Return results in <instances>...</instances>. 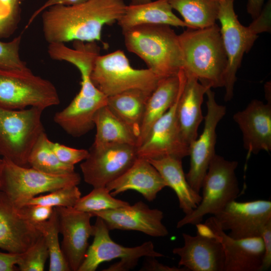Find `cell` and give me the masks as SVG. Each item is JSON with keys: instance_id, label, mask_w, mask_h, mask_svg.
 Here are the masks:
<instances>
[{"instance_id": "1", "label": "cell", "mask_w": 271, "mask_h": 271, "mask_svg": "<svg viewBox=\"0 0 271 271\" xmlns=\"http://www.w3.org/2000/svg\"><path fill=\"white\" fill-rule=\"evenodd\" d=\"M126 6L123 0H87L50 7L42 13L44 39L49 44L100 41L103 27L117 22Z\"/></svg>"}, {"instance_id": "2", "label": "cell", "mask_w": 271, "mask_h": 271, "mask_svg": "<svg viewBox=\"0 0 271 271\" xmlns=\"http://www.w3.org/2000/svg\"><path fill=\"white\" fill-rule=\"evenodd\" d=\"M178 36L184 72L208 88L224 87L227 58L217 24L200 29L187 28Z\"/></svg>"}, {"instance_id": "3", "label": "cell", "mask_w": 271, "mask_h": 271, "mask_svg": "<svg viewBox=\"0 0 271 271\" xmlns=\"http://www.w3.org/2000/svg\"><path fill=\"white\" fill-rule=\"evenodd\" d=\"M125 47L160 78L177 75L183 66L179 36L170 26L146 24L122 31Z\"/></svg>"}, {"instance_id": "4", "label": "cell", "mask_w": 271, "mask_h": 271, "mask_svg": "<svg viewBox=\"0 0 271 271\" xmlns=\"http://www.w3.org/2000/svg\"><path fill=\"white\" fill-rule=\"evenodd\" d=\"M44 109L31 107L21 109L0 107V156L18 165L30 167L32 149L45 131L42 121Z\"/></svg>"}, {"instance_id": "5", "label": "cell", "mask_w": 271, "mask_h": 271, "mask_svg": "<svg viewBox=\"0 0 271 271\" xmlns=\"http://www.w3.org/2000/svg\"><path fill=\"white\" fill-rule=\"evenodd\" d=\"M237 166L236 161H229L215 155L203 181L202 195L199 204L178 222L177 228L201 223L205 215H215L237 198L240 193L235 174Z\"/></svg>"}, {"instance_id": "6", "label": "cell", "mask_w": 271, "mask_h": 271, "mask_svg": "<svg viewBox=\"0 0 271 271\" xmlns=\"http://www.w3.org/2000/svg\"><path fill=\"white\" fill-rule=\"evenodd\" d=\"M59 103L54 85L35 75L29 68H0L1 108L21 109L37 107L45 109Z\"/></svg>"}, {"instance_id": "7", "label": "cell", "mask_w": 271, "mask_h": 271, "mask_svg": "<svg viewBox=\"0 0 271 271\" xmlns=\"http://www.w3.org/2000/svg\"><path fill=\"white\" fill-rule=\"evenodd\" d=\"M160 79L148 68H132L120 50L98 56L91 75L94 86L107 97L132 89L152 93Z\"/></svg>"}, {"instance_id": "8", "label": "cell", "mask_w": 271, "mask_h": 271, "mask_svg": "<svg viewBox=\"0 0 271 271\" xmlns=\"http://www.w3.org/2000/svg\"><path fill=\"white\" fill-rule=\"evenodd\" d=\"M3 159L0 191L17 207H21L40 194L66 186H77L80 182V176L75 171L65 175H51Z\"/></svg>"}, {"instance_id": "9", "label": "cell", "mask_w": 271, "mask_h": 271, "mask_svg": "<svg viewBox=\"0 0 271 271\" xmlns=\"http://www.w3.org/2000/svg\"><path fill=\"white\" fill-rule=\"evenodd\" d=\"M93 226V240L88 246L84 259L78 271H95L102 262L113 259L120 260L106 268V271H125L134 268L140 258L146 256L164 257L156 251L151 241L135 247H125L114 242L109 230L101 218L96 217Z\"/></svg>"}, {"instance_id": "10", "label": "cell", "mask_w": 271, "mask_h": 271, "mask_svg": "<svg viewBox=\"0 0 271 271\" xmlns=\"http://www.w3.org/2000/svg\"><path fill=\"white\" fill-rule=\"evenodd\" d=\"M235 0H220L217 20L220 24V32L227 58V66L225 74V92L224 100H230L236 81V73L240 67L244 53L252 48L258 34L250 24L242 25L236 14Z\"/></svg>"}, {"instance_id": "11", "label": "cell", "mask_w": 271, "mask_h": 271, "mask_svg": "<svg viewBox=\"0 0 271 271\" xmlns=\"http://www.w3.org/2000/svg\"><path fill=\"white\" fill-rule=\"evenodd\" d=\"M138 158L137 147L133 146L92 145L80 164L84 181L93 188L105 187L122 175Z\"/></svg>"}, {"instance_id": "12", "label": "cell", "mask_w": 271, "mask_h": 271, "mask_svg": "<svg viewBox=\"0 0 271 271\" xmlns=\"http://www.w3.org/2000/svg\"><path fill=\"white\" fill-rule=\"evenodd\" d=\"M217 225L235 239L261 237L265 227L271 222V202L256 200H233L213 215Z\"/></svg>"}, {"instance_id": "13", "label": "cell", "mask_w": 271, "mask_h": 271, "mask_svg": "<svg viewBox=\"0 0 271 271\" xmlns=\"http://www.w3.org/2000/svg\"><path fill=\"white\" fill-rule=\"evenodd\" d=\"M206 94L207 111L204 117L203 130L201 135L190 145V168L185 174L189 185L199 193L209 164L216 154L217 125L226 113V107L217 103L215 93L211 88L207 89Z\"/></svg>"}, {"instance_id": "14", "label": "cell", "mask_w": 271, "mask_h": 271, "mask_svg": "<svg viewBox=\"0 0 271 271\" xmlns=\"http://www.w3.org/2000/svg\"><path fill=\"white\" fill-rule=\"evenodd\" d=\"M178 97L173 105L152 126L142 143L137 148L138 157L157 159L172 156L182 159L189 156V146L183 139L177 117Z\"/></svg>"}, {"instance_id": "15", "label": "cell", "mask_w": 271, "mask_h": 271, "mask_svg": "<svg viewBox=\"0 0 271 271\" xmlns=\"http://www.w3.org/2000/svg\"><path fill=\"white\" fill-rule=\"evenodd\" d=\"M195 226L197 232L213 236L221 243L224 271H260L264 253L261 237L233 238L219 227L213 216Z\"/></svg>"}, {"instance_id": "16", "label": "cell", "mask_w": 271, "mask_h": 271, "mask_svg": "<svg viewBox=\"0 0 271 271\" xmlns=\"http://www.w3.org/2000/svg\"><path fill=\"white\" fill-rule=\"evenodd\" d=\"M59 223V232L62 235L61 249L71 270L78 271L87 249L88 239L93 236V217L90 213L78 210L74 207H55Z\"/></svg>"}, {"instance_id": "17", "label": "cell", "mask_w": 271, "mask_h": 271, "mask_svg": "<svg viewBox=\"0 0 271 271\" xmlns=\"http://www.w3.org/2000/svg\"><path fill=\"white\" fill-rule=\"evenodd\" d=\"M93 217H99L110 230H134L155 237H165L169 234L162 223L163 211L151 209L140 201L129 205L91 213Z\"/></svg>"}, {"instance_id": "18", "label": "cell", "mask_w": 271, "mask_h": 271, "mask_svg": "<svg viewBox=\"0 0 271 271\" xmlns=\"http://www.w3.org/2000/svg\"><path fill=\"white\" fill-rule=\"evenodd\" d=\"M182 237L183 246L173 249L180 257L179 266L187 271H224V250L217 238L198 232L195 236L183 233Z\"/></svg>"}, {"instance_id": "19", "label": "cell", "mask_w": 271, "mask_h": 271, "mask_svg": "<svg viewBox=\"0 0 271 271\" xmlns=\"http://www.w3.org/2000/svg\"><path fill=\"white\" fill-rule=\"evenodd\" d=\"M41 236L35 224L0 191V248L8 252L22 253Z\"/></svg>"}, {"instance_id": "20", "label": "cell", "mask_w": 271, "mask_h": 271, "mask_svg": "<svg viewBox=\"0 0 271 271\" xmlns=\"http://www.w3.org/2000/svg\"><path fill=\"white\" fill-rule=\"evenodd\" d=\"M243 136V146L249 158L261 151H271V105L253 99L233 116Z\"/></svg>"}, {"instance_id": "21", "label": "cell", "mask_w": 271, "mask_h": 271, "mask_svg": "<svg viewBox=\"0 0 271 271\" xmlns=\"http://www.w3.org/2000/svg\"><path fill=\"white\" fill-rule=\"evenodd\" d=\"M105 187L113 196L131 190L141 193L147 200L151 202L167 185L148 160L138 157L122 175Z\"/></svg>"}, {"instance_id": "22", "label": "cell", "mask_w": 271, "mask_h": 271, "mask_svg": "<svg viewBox=\"0 0 271 271\" xmlns=\"http://www.w3.org/2000/svg\"><path fill=\"white\" fill-rule=\"evenodd\" d=\"M177 107V117L182 137L190 146L198 137L204 117L201 110L204 95L209 89L195 77L186 74Z\"/></svg>"}, {"instance_id": "23", "label": "cell", "mask_w": 271, "mask_h": 271, "mask_svg": "<svg viewBox=\"0 0 271 271\" xmlns=\"http://www.w3.org/2000/svg\"><path fill=\"white\" fill-rule=\"evenodd\" d=\"M107 97H89L78 93L69 104L56 112L54 121L71 136H83L94 126L93 117L96 111L106 105Z\"/></svg>"}, {"instance_id": "24", "label": "cell", "mask_w": 271, "mask_h": 271, "mask_svg": "<svg viewBox=\"0 0 271 271\" xmlns=\"http://www.w3.org/2000/svg\"><path fill=\"white\" fill-rule=\"evenodd\" d=\"M183 76L184 72L181 69L177 75L164 77L159 81L146 104L137 148L144 141L153 124L176 101Z\"/></svg>"}, {"instance_id": "25", "label": "cell", "mask_w": 271, "mask_h": 271, "mask_svg": "<svg viewBox=\"0 0 271 271\" xmlns=\"http://www.w3.org/2000/svg\"><path fill=\"white\" fill-rule=\"evenodd\" d=\"M117 23L122 31L136 26L146 24L188 28L184 21L173 13L168 0H156L142 4L126 5L124 13Z\"/></svg>"}, {"instance_id": "26", "label": "cell", "mask_w": 271, "mask_h": 271, "mask_svg": "<svg viewBox=\"0 0 271 271\" xmlns=\"http://www.w3.org/2000/svg\"><path fill=\"white\" fill-rule=\"evenodd\" d=\"M148 160L158 170L167 186L174 190L180 208L185 215L191 213L199 204L201 196L188 183L183 171L182 159L167 156Z\"/></svg>"}, {"instance_id": "27", "label": "cell", "mask_w": 271, "mask_h": 271, "mask_svg": "<svg viewBox=\"0 0 271 271\" xmlns=\"http://www.w3.org/2000/svg\"><path fill=\"white\" fill-rule=\"evenodd\" d=\"M151 94L132 89L107 97L106 106L131 130L138 140L146 104Z\"/></svg>"}, {"instance_id": "28", "label": "cell", "mask_w": 271, "mask_h": 271, "mask_svg": "<svg viewBox=\"0 0 271 271\" xmlns=\"http://www.w3.org/2000/svg\"><path fill=\"white\" fill-rule=\"evenodd\" d=\"M93 122L96 133L93 146L125 144L137 147L138 139L136 135L106 105L96 111Z\"/></svg>"}, {"instance_id": "29", "label": "cell", "mask_w": 271, "mask_h": 271, "mask_svg": "<svg viewBox=\"0 0 271 271\" xmlns=\"http://www.w3.org/2000/svg\"><path fill=\"white\" fill-rule=\"evenodd\" d=\"M190 29H200L216 23L220 0H168Z\"/></svg>"}, {"instance_id": "30", "label": "cell", "mask_w": 271, "mask_h": 271, "mask_svg": "<svg viewBox=\"0 0 271 271\" xmlns=\"http://www.w3.org/2000/svg\"><path fill=\"white\" fill-rule=\"evenodd\" d=\"M28 164L31 167L51 175H65L75 172L74 166L64 164L57 158L52 148L51 141L45 131L32 149Z\"/></svg>"}, {"instance_id": "31", "label": "cell", "mask_w": 271, "mask_h": 271, "mask_svg": "<svg viewBox=\"0 0 271 271\" xmlns=\"http://www.w3.org/2000/svg\"><path fill=\"white\" fill-rule=\"evenodd\" d=\"M35 225L44 237L48 250L49 270H71L59 243L58 218L55 208H54L53 214L48 220Z\"/></svg>"}, {"instance_id": "32", "label": "cell", "mask_w": 271, "mask_h": 271, "mask_svg": "<svg viewBox=\"0 0 271 271\" xmlns=\"http://www.w3.org/2000/svg\"><path fill=\"white\" fill-rule=\"evenodd\" d=\"M110 192L106 187L93 188L89 193L79 199L74 208L81 211L92 213L129 205L126 201L114 198Z\"/></svg>"}, {"instance_id": "33", "label": "cell", "mask_w": 271, "mask_h": 271, "mask_svg": "<svg viewBox=\"0 0 271 271\" xmlns=\"http://www.w3.org/2000/svg\"><path fill=\"white\" fill-rule=\"evenodd\" d=\"M81 197V192L76 185L60 188L44 195L35 196L26 204H39L55 207H74Z\"/></svg>"}, {"instance_id": "34", "label": "cell", "mask_w": 271, "mask_h": 271, "mask_svg": "<svg viewBox=\"0 0 271 271\" xmlns=\"http://www.w3.org/2000/svg\"><path fill=\"white\" fill-rule=\"evenodd\" d=\"M48 257V250L44 238L41 235L31 246L20 254L17 263L18 270L43 271Z\"/></svg>"}, {"instance_id": "35", "label": "cell", "mask_w": 271, "mask_h": 271, "mask_svg": "<svg viewBox=\"0 0 271 271\" xmlns=\"http://www.w3.org/2000/svg\"><path fill=\"white\" fill-rule=\"evenodd\" d=\"M22 39L21 34L8 42L0 41V68L13 69L28 68L20 55Z\"/></svg>"}, {"instance_id": "36", "label": "cell", "mask_w": 271, "mask_h": 271, "mask_svg": "<svg viewBox=\"0 0 271 271\" xmlns=\"http://www.w3.org/2000/svg\"><path fill=\"white\" fill-rule=\"evenodd\" d=\"M52 148L59 160L64 164L74 166L84 161L88 156V151L73 148L51 141Z\"/></svg>"}, {"instance_id": "37", "label": "cell", "mask_w": 271, "mask_h": 271, "mask_svg": "<svg viewBox=\"0 0 271 271\" xmlns=\"http://www.w3.org/2000/svg\"><path fill=\"white\" fill-rule=\"evenodd\" d=\"M18 208L22 214L34 224L47 221L54 211L53 207L39 204H26Z\"/></svg>"}, {"instance_id": "38", "label": "cell", "mask_w": 271, "mask_h": 271, "mask_svg": "<svg viewBox=\"0 0 271 271\" xmlns=\"http://www.w3.org/2000/svg\"><path fill=\"white\" fill-rule=\"evenodd\" d=\"M26 0H0V26L9 24L21 14L22 6Z\"/></svg>"}, {"instance_id": "39", "label": "cell", "mask_w": 271, "mask_h": 271, "mask_svg": "<svg viewBox=\"0 0 271 271\" xmlns=\"http://www.w3.org/2000/svg\"><path fill=\"white\" fill-rule=\"evenodd\" d=\"M261 238L263 241L264 253L260 271L266 270L271 266V222L265 227Z\"/></svg>"}, {"instance_id": "40", "label": "cell", "mask_w": 271, "mask_h": 271, "mask_svg": "<svg viewBox=\"0 0 271 271\" xmlns=\"http://www.w3.org/2000/svg\"><path fill=\"white\" fill-rule=\"evenodd\" d=\"M140 270L148 271H187L183 267L170 266L159 262L155 257L146 256Z\"/></svg>"}, {"instance_id": "41", "label": "cell", "mask_w": 271, "mask_h": 271, "mask_svg": "<svg viewBox=\"0 0 271 271\" xmlns=\"http://www.w3.org/2000/svg\"><path fill=\"white\" fill-rule=\"evenodd\" d=\"M87 0H47L41 7H40L30 17L28 24L25 27L27 29L33 23L36 17L42 13L44 10L50 7L57 5L70 6L83 3Z\"/></svg>"}, {"instance_id": "42", "label": "cell", "mask_w": 271, "mask_h": 271, "mask_svg": "<svg viewBox=\"0 0 271 271\" xmlns=\"http://www.w3.org/2000/svg\"><path fill=\"white\" fill-rule=\"evenodd\" d=\"M20 254L0 251V271L18 270L17 265Z\"/></svg>"}, {"instance_id": "43", "label": "cell", "mask_w": 271, "mask_h": 271, "mask_svg": "<svg viewBox=\"0 0 271 271\" xmlns=\"http://www.w3.org/2000/svg\"><path fill=\"white\" fill-rule=\"evenodd\" d=\"M264 3V0H247V12L253 20L256 18L260 14Z\"/></svg>"}, {"instance_id": "44", "label": "cell", "mask_w": 271, "mask_h": 271, "mask_svg": "<svg viewBox=\"0 0 271 271\" xmlns=\"http://www.w3.org/2000/svg\"><path fill=\"white\" fill-rule=\"evenodd\" d=\"M152 0H130V5H139L149 3Z\"/></svg>"}, {"instance_id": "45", "label": "cell", "mask_w": 271, "mask_h": 271, "mask_svg": "<svg viewBox=\"0 0 271 271\" xmlns=\"http://www.w3.org/2000/svg\"><path fill=\"white\" fill-rule=\"evenodd\" d=\"M3 166H4V159L3 158H0V185H1V176H2Z\"/></svg>"}]
</instances>
